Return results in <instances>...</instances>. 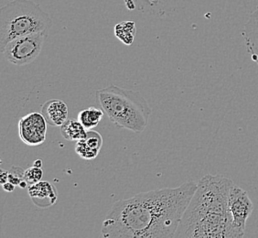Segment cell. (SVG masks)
I'll list each match as a JSON object with an SVG mask.
<instances>
[{
	"instance_id": "obj_1",
	"label": "cell",
	"mask_w": 258,
	"mask_h": 238,
	"mask_svg": "<svg viewBox=\"0 0 258 238\" xmlns=\"http://www.w3.org/2000/svg\"><path fill=\"white\" fill-rule=\"evenodd\" d=\"M198 184L189 180L177 188H164L119 200L102 224L105 238H172Z\"/></svg>"
},
{
	"instance_id": "obj_2",
	"label": "cell",
	"mask_w": 258,
	"mask_h": 238,
	"mask_svg": "<svg viewBox=\"0 0 258 238\" xmlns=\"http://www.w3.org/2000/svg\"><path fill=\"white\" fill-rule=\"evenodd\" d=\"M233 184L222 175L201 178L174 237L238 238L229 210Z\"/></svg>"
},
{
	"instance_id": "obj_3",
	"label": "cell",
	"mask_w": 258,
	"mask_h": 238,
	"mask_svg": "<svg viewBox=\"0 0 258 238\" xmlns=\"http://www.w3.org/2000/svg\"><path fill=\"white\" fill-rule=\"evenodd\" d=\"M95 98L104 114L118 129L142 133L152 110L141 93L111 85L95 91Z\"/></svg>"
},
{
	"instance_id": "obj_4",
	"label": "cell",
	"mask_w": 258,
	"mask_h": 238,
	"mask_svg": "<svg viewBox=\"0 0 258 238\" xmlns=\"http://www.w3.org/2000/svg\"><path fill=\"white\" fill-rule=\"evenodd\" d=\"M50 16L31 0H12L0 10V50L11 40L28 35L49 32Z\"/></svg>"
},
{
	"instance_id": "obj_5",
	"label": "cell",
	"mask_w": 258,
	"mask_h": 238,
	"mask_svg": "<svg viewBox=\"0 0 258 238\" xmlns=\"http://www.w3.org/2000/svg\"><path fill=\"white\" fill-rule=\"evenodd\" d=\"M48 33L40 32L11 40L1 52L13 65L18 66L30 65L40 55Z\"/></svg>"
},
{
	"instance_id": "obj_6",
	"label": "cell",
	"mask_w": 258,
	"mask_h": 238,
	"mask_svg": "<svg viewBox=\"0 0 258 238\" xmlns=\"http://www.w3.org/2000/svg\"><path fill=\"white\" fill-rule=\"evenodd\" d=\"M229 210L237 237H243L246 220L253 213V205L247 193L235 184H233L229 195Z\"/></svg>"
},
{
	"instance_id": "obj_7",
	"label": "cell",
	"mask_w": 258,
	"mask_h": 238,
	"mask_svg": "<svg viewBox=\"0 0 258 238\" xmlns=\"http://www.w3.org/2000/svg\"><path fill=\"white\" fill-rule=\"evenodd\" d=\"M47 121L40 113H30L19 121V135L23 143L30 147L41 145L46 140Z\"/></svg>"
},
{
	"instance_id": "obj_8",
	"label": "cell",
	"mask_w": 258,
	"mask_h": 238,
	"mask_svg": "<svg viewBox=\"0 0 258 238\" xmlns=\"http://www.w3.org/2000/svg\"><path fill=\"white\" fill-rule=\"evenodd\" d=\"M28 193L32 203L39 208H49L58 199L57 190L49 182L40 181L37 184L30 185Z\"/></svg>"
},
{
	"instance_id": "obj_9",
	"label": "cell",
	"mask_w": 258,
	"mask_h": 238,
	"mask_svg": "<svg viewBox=\"0 0 258 238\" xmlns=\"http://www.w3.org/2000/svg\"><path fill=\"white\" fill-rule=\"evenodd\" d=\"M104 144L103 137L99 132L88 130L85 139L76 142L75 152L81 159L91 160L95 159L99 154Z\"/></svg>"
},
{
	"instance_id": "obj_10",
	"label": "cell",
	"mask_w": 258,
	"mask_h": 238,
	"mask_svg": "<svg viewBox=\"0 0 258 238\" xmlns=\"http://www.w3.org/2000/svg\"><path fill=\"white\" fill-rule=\"evenodd\" d=\"M48 125L51 127H61L68 120V106L61 100H49L41 107Z\"/></svg>"
},
{
	"instance_id": "obj_11",
	"label": "cell",
	"mask_w": 258,
	"mask_h": 238,
	"mask_svg": "<svg viewBox=\"0 0 258 238\" xmlns=\"http://www.w3.org/2000/svg\"><path fill=\"white\" fill-rule=\"evenodd\" d=\"M242 34L249 53L258 65V6L245 22Z\"/></svg>"
},
{
	"instance_id": "obj_12",
	"label": "cell",
	"mask_w": 258,
	"mask_h": 238,
	"mask_svg": "<svg viewBox=\"0 0 258 238\" xmlns=\"http://www.w3.org/2000/svg\"><path fill=\"white\" fill-rule=\"evenodd\" d=\"M87 131L78 119H69L60 127V133L63 139L72 142L85 139Z\"/></svg>"
},
{
	"instance_id": "obj_13",
	"label": "cell",
	"mask_w": 258,
	"mask_h": 238,
	"mask_svg": "<svg viewBox=\"0 0 258 238\" xmlns=\"http://www.w3.org/2000/svg\"><path fill=\"white\" fill-rule=\"evenodd\" d=\"M104 110L95 106H90L87 109L81 111L78 114V120L86 130L95 129L104 116Z\"/></svg>"
},
{
	"instance_id": "obj_14",
	"label": "cell",
	"mask_w": 258,
	"mask_h": 238,
	"mask_svg": "<svg viewBox=\"0 0 258 238\" xmlns=\"http://www.w3.org/2000/svg\"><path fill=\"white\" fill-rule=\"evenodd\" d=\"M137 28L134 21H123L114 27V35L124 44L130 46L134 42Z\"/></svg>"
},
{
	"instance_id": "obj_15",
	"label": "cell",
	"mask_w": 258,
	"mask_h": 238,
	"mask_svg": "<svg viewBox=\"0 0 258 238\" xmlns=\"http://www.w3.org/2000/svg\"><path fill=\"white\" fill-rule=\"evenodd\" d=\"M42 176H43L42 169L39 168V167L32 166L31 168L26 169L24 178H25L26 182L29 184V185H32V184H37V183L40 182V180L42 178Z\"/></svg>"
},
{
	"instance_id": "obj_16",
	"label": "cell",
	"mask_w": 258,
	"mask_h": 238,
	"mask_svg": "<svg viewBox=\"0 0 258 238\" xmlns=\"http://www.w3.org/2000/svg\"><path fill=\"white\" fill-rule=\"evenodd\" d=\"M24 175H25L24 169L19 166H12L11 169L9 170V182L16 186H19L20 183L23 180H25Z\"/></svg>"
},
{
	"instance_id": "obj_17",
	"label": "cell",
	"mask_w": 258,
	"mask_h": 238,
	"mask_svg": "<svg viewBox=\"0 0 258 238\" xmlns=\"http://www.w3.org/2000/svg\"><path fill=\"white\" fill-rule=\"evenodd\" d=\"M9 182V171L1 169L0 170V183L3 185Z\"/></svg>"
},
{
	"instance_id": "obj_18",
	"label": "cell",
	"mask_w": 258,
	"mask_h": 238,
	"mask_svg": "<svg viewBox=\"0 0 258 238\" xmlns=\"http://www.w3.org/2000/svg\"><path fill=\"white\" fill-rule=\"evenodd\" d=\"M16 185H14L13 184H11L10 182H8V183H6V184H3V189H4V191L6 192H8V193H12L14 190H15Z\"/></svg>"
},
{
	"instance_id": "obj_19",
	"label": "cell",
	"mask_w": 258,
	"mask_h": 238,
	"mask_svg": "<svg viewBox=\"0 0 258 238\" xmlns=\"http://www.w3.org/2000/svg\"><path fill=\"white\" fill-rule=\"evenodd\" d=\"M33 166L41 168V167H42V160H41V159H37V160H35L34 163H33Z\"/></svg>"
},
{
	"instance_id": "obj_20",
	"label": "cell",
	"mask_w": 258,
	"mask_h": 238,
	"mask_svg": "<svg viewBox=\"0 0 258 238\" xmlns=\"http://www.w3.org/2000/svg\"><path fill=\"white\" fill-rule=\"evenodd\" d=\"M28 185H29V184L26 182V180H23V181L20 183L19 187L21 189H26L28 187Z\"/></svg>"
}]
</instances>
